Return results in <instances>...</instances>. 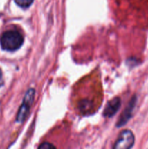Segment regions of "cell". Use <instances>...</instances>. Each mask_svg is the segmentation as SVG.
Returning <instances> with one entry per match:
<instances>
[{"label": "cell", "instance_id": "2", "mask_svg": "<svg viewBox=\"0 0 148 149\" xmlns=\"http://www.w3.org/2000/svg\"><path fill=\"white\" fill-rule=\"evenodd\" d=\"M34 95L35 90L32 88L29 89L27 91V93H26V95H25L23 101V104L20 106L18 113H17V121L18 122H22L26 119V116H27L29 110H30V106H31L32 103H33V100H34Z\"/></svg>", "mask_w": 148, "mask_h": 149}, {"label": "cell", "instance_id": "3", "mask_svg": "<svg viewBox=\"0 0 148 149\" xmlns=\"http://www.w3.org/2000/svg\"><path fill=\"white\" fill-rule=\"evenodd\" d=\"M134 143V136L130 130H123L119 135L115 143L113 148L116 149H128L133 146Z\"/></svg>", "mask_w": 148, "mask_h": 149}, {"label": "cell", "instance_id": "6", "mask_svg": "<svg viewBox=\"0 0 148 149\" xmlns=\"http://www.w3.org/2000/svg\"><path fill=\"white\" fill-rule=\"evenodd\" d=\"M39 148L41 149H48V148H55V147L53 145H52V144L49 143H42Z\"/></svg>", "mask_w": 148, "mask_h": 149}, {"label": "cell", "instance_id": "7", "mask_svg": "<svg viewBox=\"0 0 148 149\" xmlns=\"http://www.w3.org/2000/svg\"><path fill=\"white\" fill-rule=\"evenodd\" d=\"M3 84V79H2V72L0 69V87Z\"/></svg>", "mask_w": 148, "mask_h": 149}, {"label": "cell", "instance_id": "1", "mask_svg": "<svg viewBox=\"0 0 148 149\" xmlns=\"http://www.w3.org/2000/svg\"><path fill=\"white\" fill-rule=\"evenodd\" d=\"M0 43L1 47L4 50L15 51L22 46L23 37L21 33L17 31H7L1 35Z\"/></svg>", "mask_w": 148, "mask_h": 149}, {"label": "cell", "instance_id": "5", "mask_svg": "<svg viewBox=\"0 0 148 149\" xmlns=\"http://www.w3.org/2000/svg\"><path fill=\"white\" fill-rule=\"evenodd\" d=\"M15 1L19 7H23V8H27L31 5L33 0H15Z\"/></svg>", "mask_w": 148, "mask_h": 149}, {"label": "cell", "instance_id": "4", "mask_svg": "<svg viewBox=\"0 0 148 149\" xmlns=\"http://www.w3.org/2000/svg\"><path fill=\"white\" fill-rule=\"evenodd\" d=\"M120 106V100L119 97H115L108 102L104 111V116L107 117L113 116L118 110Z\"/></svg>", "mask_w": 148, "mask_h": 149}]
</instances>
